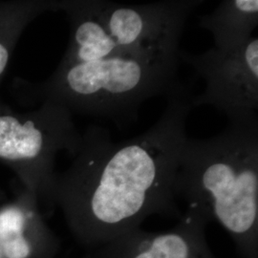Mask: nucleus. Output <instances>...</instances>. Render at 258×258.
Masks as SVG:
<instances>
[{"mask_svg":"<svg viewBox=\"0 0 258 258\" xmlns=\"http://www.w3.org/2000/svg\"><path fill=\"white\" fill-rule=\"evenodd\" d=\"M166 97L159 120L135 138L115 142L93 129L82 158L55 182V201L83 248H100L154 214L182 216L176 179L192 97L180 83Z\"/></svg>","mask_w":258,"mask_h":258,"instance_id":"1","label":"nucleus"},{"mask_svg":"<svg viewBox=\"0 0 258 258\" xmlns=\"http://www.w3.org/2000/svg\"><path fill=\"white\" fill-rule=\"evenodd\" d=\"M176 191L188 210L217 222L243 257L258 258V121L186 139Z\"/></svg>","mask_w":258,"mask_h":258,"instance_id":"2","label":"nucleus"},{"mask_svg":"<svg viewBox=\"0 0 258 258\" xmlns=\"http://www.w3.org/2000/svg\"><path fill=\"white\" fill-rule=\"evenodd\" d=\"M178 54L128 49L119 55L70 65L59 81L66 97L119 127L138 120L141 105L167 96L179 83Z\"/></svg>","mask_w":258,"mask_h":258,"instance_id":"3","label":"nucleus"},{"mask_svg":"<svg viewBox=\"0 0 258 258\" xmlns=\"http://www.w3.org/2000/svg\"><path fill=\"white\" fill-rule=\"evenodd\" d=\"M179 57L206 82L205 91L192 97V107L212 106L223 112L230 123L258 121L257 37L229 52L212 48L190 55L180 50Z\"/></svg>","mask_w":258,"mask_h":258,"instance_id":"4","label":"nucleus"},{"mask_svg":"<svg viewBox=\"0 0 258 258\" xmlns=\"http://www.w3.org/2000/svg\"><path fill=\"white\" fill-rule=\"evenodd\" d=\"M203 1L167 0L148 4L95 1L96 9L118 46L178 54L189 15Z\"/></svg>","mask_w":258,"mask_h":258,"instance_id":"5","label":"nucleus"},{"mask_svg":"<svg viewBox=\"0 0 258 258\" xmlns=\"http://www.w3.org/2000/svg\"><path fill=\"white\" fill-rule=\"evenodd\" d=\"M208 224L199 212L187 209L168 231L138 228L89 250L85 258H217L207 239Z\"/></svg>","mask_w":258,"mask_h":258,"instance_id":"6","label":"nucleus"},{"mask_svg":"<svg viewBox=\"0 0 258 258\" xmlns=\"http://www.w3.org/2000/svg\"><path fill=\"white\" fill-rule=\"evenodd\" d=\"M60 240L32 207L0 209V258H56Z\"/></svg>","mask_w":258,"mask_h":258,"instance_id":"7","label":"nucleus"},{"mask_svg":"<svg viewBox=\"0 0 258 258\" xmlns=\"http://www.w3.org/2000/svg\"><path fill=\"white\" fill-rule=\"evenodd\" d=\"M257 24V0H224L199 21L200 27L212 33L215 49L223 52L249 41Z\"/></svg>","mask_w":258,"mask_h":258,"instance_id":"8","label":"nucleus"},{"mask_svg":"<svg viewBox=\"0 0 258 258\" xmlns=\"http://www.w3.org/2000/svg\"><path fill=\"white\" fill-rule=\"evenodd\" d=\"M83 16L77 21L74 32L73 63L90 62L119 55L125 50L118 46L100 18L95 1L84 4Z\"/></svg>","mask_w":258,"mask_h":258,"instance_id":"9","label":"nucleus"},{"mask_svg":"<svg viewBox=\"0 0 258 258\" xmlns=\"http://www.w3.org/2000/svg\"><path fill=\"white\" fill-rule=\"evenodd\" d=\"M46 144V135L33 120L21 124L14 117H0V158L13 162L40 160Z\"/></svg>","mask_w":258,"mask_h":258,"instance_id":"10","label":"nucleus"},{"mask_svg":"<svg viewBox=\"0 0 258 258\" xmlns=\"http://www.w3.org/2000/svg\"><path fill=\"white\" fill-rule=\"evenodd\" d=\"M8 57H9V54L7 49L0 43V75L4 71L7 65Z\"/></svg>","mask_w":258,"mask_h":258,"instance_id":"11","label":"nucleus"}]
</instances>
